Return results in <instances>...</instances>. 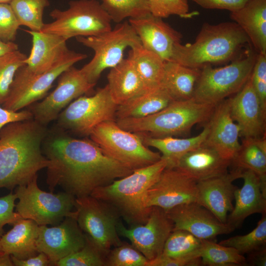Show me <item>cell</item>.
I'll list each match as a JSON object with an SVG mask.
<instances>
[{"label":"cell","mask_w":266,"mask_h":266,"mask_svg":"<svg viewBox=\"0 0 266 266\" xmlns=\"http://www.w3.org/2000/svg\"><path fill=\"white\" fill-rule=\"evenodd\" d=\"M44 139L43 154L49 161L46 181L50 191L61 186L76 198L90 196L133 171L106 156L91 139L61 132Z\"/></svg>","instance_id":"obj_1"},{"label":"cell","mask_w":266,"mask_h":266,"mask_svg":"<svg viewBox=\"0 0 266 266\" xmlns=\"http://www.w3.org/2000/svg\"><path fill=\"white\" fill-rule=\"evenodd\" d=\"M44 126L33 118L9 123L0 131V188L12 190L27 185L49 161L42 144L47 135Z\"/></svg>","instance_id":"obj_2"},{"label":"cell","mask_w":266,"mask_h":266,"mask_svg":"<svg viewBox=\"0 0 266 266\" xmlns=\"http://www.w3.org/2000/svg\"><path fill=\"white\" fill-rule=\"evenodd\" d=\"M246 45L250 40L235 22L204 23L193 43L176 45L171 62L201 69L232 62Z\"/></svg>","instance_id":"obj_3"},{"label":"cell","mask_w":266,"mask_h":266,"mask_svg":"<svg viewBox=\"0 0 266 266\" xmlns=\"http://www.w3.org/2000/svg\"><path fill=\"white\" fill-rule=\"evenodd\" d=\"M166 166V161L161 157L153 164L96 188L90 195L115 208L129 227L144 224L151 209L145 205L146 192Z\"/></svg>","instance_id":"obj_4"},{"label":"cell","mask_w":266,"mask_h":266,"mask_svg":"<svg viewBox=\"0 0 266 266\" xmlns=\"http://www.w3.org/2000/svg\"><path fill=\"white\" fill-rule=\"evenodd\" d=\"M216 105L200 102L193 98L174 100L149 116L137 118L115 119L121 128L153 137L186 134L196 124L206 123Z\"/></svg>","instance_id":"obj_5"},{"label":"cell","mask_w":266,"mask_h":266,"mask_svg":"<svg viewBox=\"0 0 266 266\" xmlns=\"http://www.w3.org/2000/svg\"><path fill=\"white\" fill-rule=\"evenodd\" d=\"M257 55L249 46L228 65L203 67L193 98L200 102L216 105L235 94L250 78Z\"/></svg>","instance_id":"obj_6"},{"label":"cell","mask_w":266,"mask_h":266,"mask_svg":"<svg viewBox=\"0 0 266 266\" xmlns=\"http://www.w3.org/2000/svg\"><path fill=\"white\" fill-rule=\"evenodd\" d=\"M108 157L132 171L155 163L161 155L149 149L140 135L121 128L115 120L98 125L89 135Z\"/></svg>","instance_id":"obj_7"},{"label":"cell","mask_w":266,"mask_h":266,"mask_svg":"<svg viewBox=\"0 0 266 266\" xmlns=\"http://www.w3.org/2000/svg\"><path fill=\"white\" fill-rule=\"evenodd\" d=\"M76 39L94 52L92 59L80 68L87 81L94 85L104 70L116 66L124 59L127 48L141 44L135 30L127 21L118 23L113 29L100 34L78 36Z\"/></svg>","instance_id":"obj_8"},{"label":"cell","mask_w":266,"mask_h":266,"mask_svg":"<svg viewBox=\"0 0 266 266\" xmlns=\"http://www.w3.org/2000/svg\"><path fill=\"white\" fill-rule=\"evenodd\" d=\"M50 16L54 21L44 24L41 32L55 34L66 40L97 35L112 29L110 17L97 0H71L67 9H54Z\"/></svg>","instance_id":"obj_9"},{"label":"cell","mask_w":266,"mask_h":266,"mask_svg":"<svg viewBox=\"0 0 266 266\" xmlns=\"http://www.w3.org/2000/svg\"><path fill=\"white\" fill-rule=\"evenodd\" d=\"M37 175L27 185L17 187L18 203L16 212L23 219H30L38 226L60 224L66 217L75 218L76 197L66 192L54 194L41 190Z\"/></svg>","instance_id":"obj_10"},{"label":"cell","mask_w":266,"mask_h":266,"mask_svg":"<svg viewBox=\"0 0 266 266\" xmlns=\"http://www.w3.org/2000/svg\"><path fill=\"white\" fill-rule=\"evenodd\" d=\"M75 218L88 239L106 257L123 243L117 227L121 216L112 206L91 195L75 198Z\"/></svg>","instance_id":"obj_11"},{"label":"cell","mask_w":266,"mask_h":266,"mask_svg":"<svg viewBox=\"0 0 266 266\" xmlns=\"http://www.w3.org/2000/svg\"><path fill=\"white\" fill-rule=\"evenodd\" d=\"M87 57L86 54L70 50L55 66L40 73L33 72L25 65L23 66L17 71L2 107L17 111L41 100L63 71Z\"/></svg>","instance_id":"obj_12"},{"label":"cell","mask_w":266,"mask_h":266,"mask_svg":"<svg viewBox=\"0 0 266 266\" xmlns=\"http://www.w3.org/2000/svg\"><path fill=\"white\" fill-rule=\"evenodd\" d=\"M117 106L106 85L93 96H81L70 102L58 116V125L61 130L89 136L99 124L115 120Z\"/></svg>","instance_id":"obj_13"},{"label":"cell","mask_w":266,"mask_h":266,"mask_svg":"<svg viewBox=\"0 0 266 266\" xmlns=\"http://www.w3.org/2000/svg\"><path fill=\"white\" fill-rule=\"evenodd\" d=\"M58 78L54 91L30 110L33 119L44 126L56 120L70 102L90 92L95 86L87 81L80 69L73 66L63 71Z\"/></svg>","instance_id":"obj_14"},{"label":"cell","mask_w":266,"mask_h":266,"mask_svg":"<svg viewBox=\"0 0 266 266\" xmlns=\"http://www.w3.org/2000/svg\"><path fill=\"white\" fill-rule=\"evenodd\" d=\"M173 228L172 221L164 209L152 206L144 224L126 228L121 221L117 231L119 236L130 240L131 244L150 261L162 253Z\"/></svg>","instance_id":"obj_15"},{"label":"cell","mask_w":266,"mask_h":266,"mask_svg":"<svg viewBox=\"0 0 266 266\" xmlns=\"http://www.w3.org/2000/svg\"><path fill=\"white\" fill-rule=\"evenodd\" d=\"M197 182L175 168L166 167L147 190L146 207L157 206L165 211L196 201Z\"/></svg>","instance_id":"obj_16"},{"label":"cell","mask_w":266,"mask_h":266,"mask_svg":"<svg viewBox=\"0 0 266 266\" xmlns=\"http://www.w3.org/2000/svg\"><path fill=\"white\" fill-rule=\"evenodd\" d=\"M86 242L75 218L67 217L57 226H39L36 244L38 253H44L51 265L56 266L60 260L82 248Z\"/></svg>","instance_id":"obj_17"},{"label":"cell","mask_w":266,"mask_h":266,"mask_svg":"<svg viewBox=\"0 0 266 266\" xmlns=\"http://www.w3.org/2000/svg\"><path fill=\"white\" fill-rule=\"evenodd\" d=\"M174 225L173 231H187L203 240H213L235 229L221 222L210 211L196 202L185 203L166 211Z\"/></svg>","instance_id":"obj_18"},{"label":"cell","mask_w":266,"mask_h":266,"mask_svg":"<svg viewBox=\"0 0 266 266\" xmlns=\"http://www.w3.org/2000/svg\"><path fill=\"white\" fill-rule=\"evenodd\" d=\"M228 100L232 117L240 130V136L258 138L265 135L266 108L256 93L250 77Z\"/></svg>","instance_id":"obj_19"},{"label":"cell","mask_w":266,"mask_h":266,"mask_svg":"<svg viewBox=\"0 0 266 266\" xmlns=\"http://www.w3.org/2000/svg\"><path fill=\"white\" fill-rule=\"evenodd\" d=\"M242 170L235 168L223 175L197 182L196 202L210 211L221 222L227 223L228 213L233 209V201L238 188L233 182L241 178Z\"/></svg>","instance_id":"obj_20"},{"label":"cell","mask_w":266,"mask_h":266,"mask_svg":"<svg viewBox=\"0 0 266 266\" xmlns=\"http://www.w3.org/2000/svg\"><path fill=\"white\" fill-rule=\"evenodd\" d=\"M129 22L139 36L142 46L161 57L171 62L176 45L181 43L182 34L164 22L163 18L150 14L130 19Z\"/></svg>","instance_id":"obj_21"},{"label":"cell","mask_w":266,"mask_h":266,"mask_svg":"<svg viewBox=\"0 0 266 266\" xmlns=\"http://www.w3.org/2000/svg\"><path fill=\"white\" fill-rule=\"evenodd\" d=\"M208 133L203 143L224 159L232 161L238 151L240 130L233 119L228 99L218 103L206 122Z\"/></svg>","instance_id":"obj_22"},{"label":"cell","mask_w":266,"mask_h":266,"mask_svg":"<svg viewBox=\"0 0 266 266\" xmlns=\"http://www.w3.org/2000/svg\"><path fill=\"white\" fill-rule=\"evenodd\" d=\"M241 178L243 184L235 192V204L227 220V223L235 229L251 215L266 213V196L261 190L259 176L253 171L245 169L242 170Z\"/></svg>","instance_id":"obj_23"},{"label":"cell","mask_w":266,"mask_h":266,"mask_svg":"<svg viewBox=\"0 0 266 266\" xmlns=\"http://www.w3.org/2000/svg\"><path fill=\"white\" fill-rule=\"evenodd\" d=\"M26 32L32 36V47L25 64L33 72L40 73L51 69L70 51L67 40L61 36L41 31Z\"/></svg>","instance_id":"obj_24"},{"label":"cell","mask_w":266,"mask_h":266,"mask_svg":"<svg viewBox=\"0 0 266 266\" xmlns=\"http://www.w3.org/2000/svg\"><path fill=\"white\" fill-rule=\"evenodd\" d=\"M231 165V161L202 144L181 157L173 168L197 182L226 174Z\"/></svg>","instance_id":"obj_25"},{"label":"cell","mask_w":266,"mask_h":266,"mask_svg":"<svg viewBox=\"0 0 266 266\" xmlns=\"http://www.w3.org/2000/svg\"><path fill=\"white\" fill-rule=\"evenodd\" d=\"M230 17L248 37L258 53H266V0H248Z\"/></svg>","instance_id":"obj_26"},{"label":"cell","mask_w":266,"mask_h":266,"mask_svg":"<svg viewBox=\"0 0 266 266\" xmlns=\"http://www.w3.org/2000/svg\"><path fill=\"white\" fill-rule=\"evenodd\" d=\"M39 226L30 219H21L0 238V249L3 253L19 260L36 255V241Z\"/></svg>","instance_id":"obj_27"},{"label":"cell","mask_w":266,"mask_h":266,"mask_svg":"<svg viewBox=\"0 0 266 266\" xmlns=\"http://www.w3.org/2000/svg\"><path fill=\"white\" fill-rule=\"evenodd\" d=\"M107 78L111 98L117 105L145 91L134 64L128 57L110 68Z\"/></svg>","instance_id":"obj_28"},{"label":"cell","mask_w":266,"mask_h":266,"mask_svg":"<svg viewBox=\"0 0 266 266\" xmlns=\"http://www.w3.org/2000/svg\"><path fill=\"white\" fill-rule=\"evenodd\" d=\"M174 101L161 86L145 90L118 105L115 119L142 118L153 114Z\"/></svg>","instance_id":"obj_29"},{"label":"cell","mask_w":266,"mask_h":266,"mask_svg":"<svg viewBox=\"0 0 266 266\" xmlns=\"http://www.w3.org/2000/svg\"><path fill=\"white\" fill-rule=\"evenodd\" d=\"M200 69L174 62H165L164 73L161 85L174 100L193 98Z\"/></svg>","instance_id":"obj_30"},{"label":"cell","mask_w":266,"mask_h":266,"mask_svg":"<svg viewBox=\"0 0 266 266\" xmlns=\"http://www.w3.org/2000/svg\"><path fill=\"white\" fill-rule=\"evenodd\" d=\"M208 133V126L206 123L200 134L189 138H180L173 136L153 137L142 133L137 134L146 146L159 150L162 154L161 157L167 162L166 167L173 168L181 157L203 144Z\"/></svg>","instance_id":"obj_31"},{"label":"cell","mask_w":266,"mask_h":266,"mask_svg":"<svg viewBox=\"0 0 266 266\" xmlns=\"http://www.w3.org/2000/svg\"><path fill=\"white\" fill-rule=\"evenodd\" d=\"M128 58L134 64L145 90L161 85L165 62L160 56L140 44L130 48Z\"/></svg>","instance_id":"obj_32"},{"label":"cell","mask_w":266,"mask_h":266,"mask_svg":"<svg viewBox=\"0 0 266 266\" xmlns=\"http://www.w3.org/2000/svg\"><path fill=\"white\" fill-rule=\"evenodd\" d=\"M235 168L250 170L259 176H266V136L244 138L231 161Z\"/></svg>","instance_id":"obj_33"},{"label":"cell","mask_w":266,"mask_h":266,"mask_svg":"<svg viewBox=\"0 0 266 266\" xmlns=\"http://www.w3.org/2000/svg\"><path fill=\"white\" fill-rule=\"evenodd\" d=\"M202 266H247L246 258L235 249L217 243L213 240H203L198 251Z\"/></svg>","instance_id":"obj_34"},{"label":"cell","mask_w":266,"mask_h":266,"mask_svg":"<svg viewBox=\"0 0 266 266\" xmlns=\"http://www.w3.org/2000/svg\"><path fill=\"white\" fill-rule=\"evenodd\" d=\"M9 4L21 26L31 31H41L45 24L43 11L50 4L49 0H12Z\"/></svg>","instance_id":"obj_35"},{"label":"cell","mask_w":266,"mask_h":266,"mask_svg":"<svg viewBox=\"0 0 266 266\" xmlns=\"http://www.w3.org/2000/svg\"><path fill=\"white\" fill-rule=\"evenodd\" d=\"M112 21L119 23L126 18L137 19L150 14L148 0H100Z\"/></svg>","instance_id":"obj_36"},{"label":"cell","mask_w":266,"mask_h":266,"mask_svg":"<svg viewBox=\"0 0 266 266\" xmlns=\"http://www.w3.org/2000/svg\"><path fill=\"white\" fill-rule=\"evenodd\" d=\"M202 240L187 231L174 230L167 238L162 254L176 258L199 257L198 251Z\"/></svg>","instance_id":"obj_37"},{"label":"cell","mask_w":266,"mask_h":266,"mask_svg":"<svg viewBox=\"0 0 266 266\" xmlns=\"http://www.w3.org/2000/svg\"><path fill=\"white\" fill-rule=\"evenodd\" d=\"M219 244L235 249L240 254H248L266 247V213L262 214L257 227L245 235H237Z\"/></svg>","instance_id":"obj_38"},{"label":"cell","mask_w":266,"mask_h":266,"mask_svg":"<svg viewBox=\"0 0 266 266\" xmlns=\"http://www.w3.org/2000/svg\"><path fill=\"white\" fill-rule=\"evenodd\" d=\"M27 56L19 50L0 56V105L7 99L15 74Z\"/></svg>","instance_id":"obj_39"},{"label":"cell","mask_w":266,"mask_h":266,"mask_svg":"<svg viewBox=\"0 0 266 266\" xmlns=\"http://www.w3.org/2000/svg\"><path fill=\"white\" fill-rule=\"evenodd\" d=\"M148 260L132 244L123 242L106 257V266H147Z\"/></svg>","instance_id":"obj_40"},{"label":"cell","mask_w":266,"mask_h":266,"mask_svg":"<svg viewBox=\"0 0 266 266\" xmlns=\"http://www.w3.org/2000/svg\"><path fill=\"white\" fill-rule=\"evenodd\" d=\"M56 266H106V257L87 237L82 248L60 260Z\"/></svg>","instance_id":"obj_41"},{"label":"cell","mask_w":266,"mask_h":266,"mask_svg":"<svg viewBox=\"0 0 266 266\" xmlns=\"http://www.w3.org/2000/svg\"><path fill=\"white\" fill-rule=\"evenodd\" d=\"M148 0L151 14L161 18L173 15L183 18H192L199 14L190 10L188 0Z\"/></svg>","instance_id":"obj_42"},{"label":"cell","mask_w":266,"mask_h":266,"mask_svg":"<svg viewBox=\"0 0 266 266\" xmlns=\"http://www.w3.org/2000/svg\"><path fill=\"white\" fill-rule=\"evenodd\" d=\"M20 26L9 3H0V39L13 42Z\"/></svg>","instance_id":"obj_43"},{"label":"cell","mask_w":266,"mask_h":266,"mask_svg":"<svg viewBox=\"0 0 266 266\" xmlns=\"http://www.w3.org/2000/svg\"><path fill=\"white\" fill-rule=\"evenodd\" d=\"M250 78L256 93L266 108V53H258Z\"/></svg>","instance_id":"obj_44"},{"label":"cell","mask_w":266,"mask_h":266,"mask_svg":"<svg viewBox=\"0 0 266 266\" xmlns=\"http://www.w3.org/2000/svg\"><path fill=\"white\" fill-rule=\"evenodd\" d=\"M16 199L15 194L12 192L0 197V238L4 233L3 228L5 225L13 226L23 218L17 212L14 211Z\"/></svg>","instance_id":"obj_45"},{"label":"cell","mask_w":266,"mask_h":266,"mask_svg":"<svg viewBox=\"0 0 266 266\" xmlns=\"http://www.w3.org/2000/svg\"><path fill=\"white\" fill-rule=\"evenodd\" d=\"M200 257L172 258L161 254L153 260L148 261L147 266H200Z\"/></svg>","instance_id":"obj_46"},{"label":"cell","mask_w":266,"mask_h":266,"mask_svg":"<svg viewBox=\"0 0 266 266\" xmlns=\"http://www.w3.org/2000/svg\"><path fill=\"white\" fill-rule=\"evenodd\" d=\"M200 6L209 9H223L231 12L243 6L248 0H192Z\"/></svg>","instance_id":"obj_47"},{"label":"cell","mask_w":266,"mask_h":266,"mask_svg":"<svg viewBox=\"0 0 266 266\" xmlns=\"http://www.w3.org/2000/svg\"><path fill=\"white\" fill-rule=\"evenodd\" d=\"M33 115L30 110L14 111L0 106V131L5 125L14 122L30 120Z\"/></svg>","instance_id":"obj_48"},{"label":"cell","mask_w":266,"mask_h":266,"mask_svg":"<svg viewBox=\"0 0 266 266\" xmlns=\"http://www.w3.org/2000/svg\"><path fill=\"white\" fill-rule=\"evenodd\" d=\"M14 266H51L48 257L43 253L39 252L36 255L25 260H19L11 256Z\"/></svg>","instance_id":"obj_49"},{"label":"cell","mask_w":266,"mask_h":266,"mask_svg":"<svg viewBox=\"0 0 266 266\" xmlns=\"http://www.w3.org/2000/svg\"><path fill=\"white\" fill-rule=\"evenodd\" d=\"M247 255L246 260L247 266H266V247Z\"/></svg>","instance_id":"obj_50"},{"label":"cell","mask_w":266,"mask_h":266,"mask_svg":"<svg viewBox=\"0 0 266 266\" xmlns=\"http://www.w3.org/2000/svg\"><path fill=\"white\" fill-rule=\"evenodd\" d=\"M18 50V45L13 42H5L0 39V56Z\"/></svg>","instance_id":"obj_51"},{"label":"cell","mask_w":266,"mask_h":266,"mask_svg":"<svg viewBox=\"0 0 266 266\" xmlns=\"http://www.w3.org/2000/svg\"><path fill=\"white\" fill-rule=\"evenodd\" d=\"M12 0H0V3H9Z\"/></svg>","instance_id":"obj_52"},{"label":"cell","mask_w":266,"mask_h":266,"mask_svg":"<svg viewBox=\"0 0 266 266\" xmlns=\"http://www.w3.org/2000/svg\"><path fill=\"white\" fill-rule=\"evenodd\" d=\"M4 253H3L2 251H1L0 249V256L2 255L3 254H4Z\"/></svg>","instance_id":"obj_53"}]
</instances>
